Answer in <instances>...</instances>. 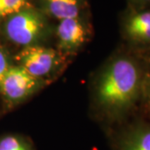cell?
<instances>
[{"label": "cell", "instance_id": "cell-8", "mask_svg": "<svg viewBox=\"0 0 150 150\" xmlns=\"http://www.w3.org/2000/svg\"><path fill=\"white\" fill-rule=\"evenodd\" d=\"M48 13L60 20L79 18V0H44Z\"/></svg>", "mask_w": 150, "mask_h": 150}, {"label": "cell", "instance_id": "cell-7", "mask_svg": "<svg viewBox=\"0 0 150 150\" xmlns=\"http://www.w3.org/2000/svg\"><path fill=\"white\" fill-rule=\"evenodd\" d=\"M119 150H150V124L139 123L126 130L119 139Z\"/></svg>", "mask_w": 150, "mask_h": 150}, {"label": "cell", "instance_id": "cell-3", "mask_svg": "<svg viewBox=\"0 0 150 150\" xmlns=\"http://www.w3.org/2000/svg\"><path fill=\"white\" fill-rule=\"evenodd\" d=\"M39 80L19 65L10 66L2 81L0 91L6 101L17 103L27 98L36 90Z\"/></svg>", "mask_w": 150, "mask_h": 150}, {"label": "cell", "instance_id": "cell-12", "mask_svg": "<svg viewBox=\"0 0 150 150\" xmlns=\"http://www.w3.org/2000/svg\"><path fill=\"white\" fill-rule=\"evenodd\" d=\"M9 68H10V64H9L8 54L4 49L0 47V86Z\"/></svg>", "mask_w": 150, "mask_h": 150}, {"label": "cell", "instance_id": "cell-1", "mask_svg": "<svg viewBox=\"0 0 150 150\" xmlns=\"http://www.w3.org/2000/svg\"><path fill=\"white\" fill-rule=\"evenodd\" d=\"M142 83L139 59L119 54L109 62L98 80V103L113 117L123 116L142 98Z\"/></svg>", "mask_w": 150, "mask_h": 150}, {"label": "cell", "instance_id": "cell-11", "mask_svg": "<svg viewBox=\"0 0 150 150\" xmlns=\"http://www.w3.org/2000/svg\"><path fill=\"white\" fill-rule=\"evenodd\" d=\"M28 0H0V18L8 17L28 6Z\"/></svg>", "mask_w": 150, "mask_h": 150}, {"label": "cell", "instance_id": "cell-13", "mask_svg": "<svg viewBox=\"0 0 150 150\" xmlns=\"http://www.w3.org/2000/svg\"><path fill=\"white\" fill-rule=\"evenodd\" d=\"M131 8L133 9H143L150 7V0H129Z\"/></svg>", "mask_w": 150, "mask_h": 150}, {"label": "cell", "instance_id": "cell-5", "mask_svg": "<svg viewBox=\"0 0 150 150\" xmlns=\"http://www.w3.org/2000/svg\"><path fill=\"white\" fill-rule=\"evenodd\" d=\"M123 33L136 48L144 52L150 50V7L131 8L123 18Z\"/></svg>", "mask_w": 150, "mask_h": 150}, {"label": "cell", "instance_id": "cell-2", "mask_svg": "<svg viewBox=\"0 0 150 150\" xmlns=\"http://www.w3.org/2000/svg\"><path fill=\"white\" fill-rule=\"evenodd\" d=\"M46 19L41 12L27 6L8 16L4 30L6 36L15 44L32 46L43 36Z\"/></svg>", "mask_w": 150, "mask_h": 150}, {"label": "cell", "instance_id": "cell-9", "mask_svg": "<svg viewBox=\"0 0 150 150\" xmlns=\"http://www.w3.org/2000/svg\"><path fill=\"white\" fill-rule=\"evenodd\" d=\"M147 54L144 59L145 64L141 63L143 83H142V98L148 103L150 109V50L145 51Z\"/></svg>", "mask_w": 150, "mask_h": 150}, {"label": "cell", "instance_id": "cell-10", "mask_svg": "<svg viewBox=\"0 0 150 150\" xmlns=\"http://www.w3.org/2000/svg\"><path fill=\"white\" fill-rule=\"evenodd\" d=\"M0 150H32V148L20 137L8 135L0 139Z\"/></svg>", "mask_w": 150, "mask_h": 150}, {"label": "cell", "instance_id": "cell-4", "mask_svg": "<svg viewBox=\"0 0 150 150\" xmlns=\"http://www.w3.org/2000/svg\"><path fill=\"white\" fill-rule=\"evenodd\" d=\"M17 60L19 66L33 77L40 79L48 75L58 64V54L52 48L40 46L24 47L18 53Z\"/></svg>", "mask_w": 150, "mask_h": 150}, {"label": "cell", "instance_id": "cell-6", "mask_svg": "<svg viewBox=\"0 0 150 150\" xmlns=\"http://www.w3.org/2000/svg\"><path fill=\"white\" fill-rule=\"evenodd\" d=\"M86 30L79 18L59 21L57 28L59 47L64 51H72L80 47L86 39Z\"/></svg>", "mask_w": 150, "mask_h": 150}]
</instances>
